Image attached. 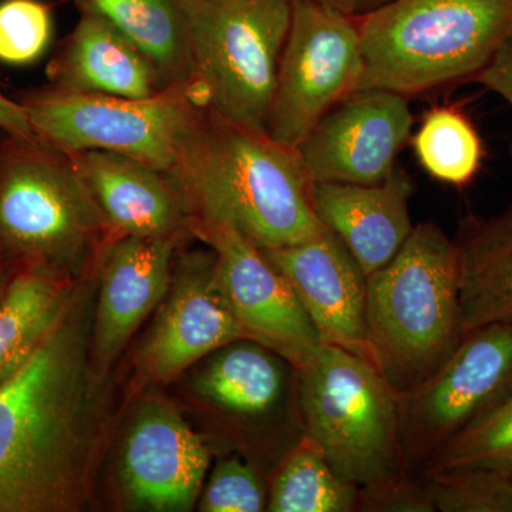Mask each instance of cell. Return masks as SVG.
<instances>
[{
    "label": "cell",
    "mask_w": 512,
    "mask_h": 512,
    "mask_svg": "<svg viewBox=\"0 0 512 512\" xmlns=\"http://www.w3.org/2000/svg\"><path fill=\"white\" fill-rule=\"evenodd\" d=\"M86 298L0 386V512H72L90 498L99 427Z\"/></svg>",
    "instance_id": "cell-1"
},
{
    "label": "cell",
    "mask_w": 512,
    "mask_h": 512,
    "mask_svg": "<svg viewBox=\"0 0 512 512\" xmlns=\"http://www.w3.org/2000/svg\"><path fill=\"white\" fill-rule=\"evenodd\" d=\"M171 174L183 188L191 222H231L258 247L301 244L326 229L298 148L210 111H201Z\"/></svg>",
    "instance_id": "cell-2"
},
{
    "label": "cell",
    "mask_w": 512,
    "mask_h": 512,
    "mask_svg": "<svg viewBox=\"0 0 512 512\" xmlns=\"http://www.w3.org/2000/svg\"><path fill=\"white\" fill-rule=\"evenodd\" d=\"M367 335L379 372L397 394L426 383L466 335L453 238L433 221L414 225L389 264L367 276Z\"/></svg>",
    "instance_id": "cell-3"
},
{
    "label": "cell",
    "mask_w": 512,
    "mask_h": 512,
    "mask_svg": "<svg viewBox=\"0 0 512 512\" xmlns=\"http://www.w3.org/2000/svg\"><path fill=\"white\" fill-rule=\"evenodd\" d=\"M512 35V0H389L360 18L359 87L409 97L474 79Z\"/></svg>",
    "instance_id": "cell-4"
},
{
    "label": "cell",
    "mask_w": 512,
    "mask_h": 512,
    "mask_svg": "<svg viewBox=\"0 0 512 512\" xmlns=\"http://www.w3.org/2000/svg\"><path fill=\"white\" fill-rule=\"evenodd\" d=\"M113 242L72 157L40 138L0 140V259L76 278Z\"/></svg>",
    "instance_id": "cell-5"
},
{
    "label": "cell",
    "mask_w": 512,
    "mask_h": 512,
    "mask_svg": "<svg viewBox=\"0 0 512 512\" xmlns=\"http://www.w3.org/2000/svg\"><path fill=\"white\" fill-rule=\"evenodd\" d=\"M303 434L330 466L362 488L410 476L400 430L399 394L373 363L322 343L298 370Z\"/></svg>",
    "instance_id": "cell-6"
},
{
    "label": "cell",
    "mask_w": 512,
    "mask_h": 512,
    "mask_svg": "<svg viewBox=\"0 0 512 512\" xmlns=\"http://www.w3.org/2000/svg\"><path fill=\"white\" fill-rule=\"evenodd\" d=\"M192 99L252 133L268 134L293 0H183Z\"/></svg>",
    "instance_id": "cell-7"
},
{
    "label": "cell",
    "mask_w": 512,
    "mask_h": 512,
    "mask_svg": "<svg viewBox=\"0 0 512 512\" xmlns=\"http://www.w3.org/2000/svg\"><path fill=\"white\" fill-rule=\"evenodd\" d=\"M18 101L37 138L63 153L109 151L168 173L202 111L188 86L148 99L46 86L20 94Z\"/></svg>",
    "instance_id": "cell-8"
},
{
    "label": "cell",
    "mask_w": 512,
    "mask_h": 512,
    "mask_svg": "<svg viewBox=\"0 0 512 512\" xmlns=\"http://www.w3.org/2000/svg\"><path fill=\"white\" fill-rule=\"evenodd\" d=\"M362 72L360 19L312 0H293L268 136L298 148L325 114L356 92Z\"/></svg>",
    "instance_id": "cell-9"
},
{
    "label": "cell",
    "mask_w": 512,
    "mask_h": 512,
    "mask_svg": "<svg viewBox=\"0 0 512 512\" xmlns=\"http://www.w3.org/2000/svg\"><path fill=\"white\" fill-rule=\"evenodd\" d=\"M512 393V322L467 332L450 359L413 392L399 394L400 430L412 473Z\"/></svg>",
    "instance_id": "cell-10"
},
{
    "label": "cell",
    "mask_w": 512,
    "mask_h": 512,
    "mask_svg": "<svg viewBox=\"0 0 512 512\" xmlns=\"http://www.w3.org/2000/svg\"><path fill=\"white\" fill-rule=\"evenodd\" d=\"M191 232L215 254V276L245 339L292 363L308 365L322 342L288 279L228 221L191 222Z\"/></svg>",
    "instance_id": "cell-11"
},
{
    "label": "cell",
    "mask_w": 512,
    "mask_h": 512,
    "mask_svg": "<svg viewBox=\"0 0 512 512\" xmlns=\"http://www.w3.org/2000/svg\"><path fill=\"white\" fill-rule=\"evenodd\" d=\"M238 339L244 332L218 285L214 251L177 252L170 289L138 350V382H168Z\"/></svg>",
    "instance_id": "cell-12"
},
{
    "label": "cell",
    "mask_w": 512,
    "mask_h": 512,
    "mask_svg": "<svg viewBox=\"0 0 512 512\" xmlns=\"http://www.w3.org/2000/svg\"><path fill=\"white\" fill-rule=\"evenodd\" d=\"M409 97L356 90L316 123L298 151L315 183L377 184L396 170L409 141Z\"/></svg>",
    "instance_id": "cell-13"
},
{
    "label": "cell",
    "mask_w": 512,
    "mask_h": 512,
    "mask_svg": "<svg viewBox=\"0 0 512 512\" xmlns=\"http://www.w3.org/2000/svg\"><path fill=\"white\" fill-rule=\"evenodd\" d=\"M211 453L173 404L148 397L131 417L120 454L124 493L138 507L190 511L200 500Z\"/></svg>",
    "instance_id": "cell-14"
},
{
    "label": "cell",
    "mask_w": 512,
    "mask_h": 512,
    "mask_svg": "<svg viewBox=\"0 0 512 512\" xmlns=\"http://www.w3.org/2000/svg\"><path fill=\"white\" fill-rule=\"evenodd\" d=\"M183 241L180 237H121L104 249L89 346L96 383L109 373L134 332L163 302Z\"/></svg>",
    "instance_id": "cell-15"
},
{
    "label": "cell",
    "mask_w": 512,
    "mask_h": 512,
    "mask_svg": "<svg viewBox=\"0 0 512 512\" xmlns=\"http://www.w3.org/2000/svg\"><path fill=\"white\" fill-rule=\"evenodd\" d=\"M262 251L288 279L320 342L375 365L367 335V276L343 242L326 228L301 244Z\"/></svg>",
    "instance_id": "cell-16"
},
{
    "label": "cell",
    "mask_w": 512,
    "mask_h": 512,
    "mask_svg": "<svg viewBox=\"0 0 512 512\" xmlns=\"http://www.w3.org/2000/svg\"><path fill=\"white\" fill-rule=\"evenodd\" d=\"M111 238L192 235L183 188L168 171L109 151L69 154Z\"/></svg>",
    "instance_id": "cell-17"
},
{
    "label": "cell",
    "mask_w": 512,
    "mask_h": 512,
    "mask_svg": "<svg viewBox=\"0 0 512 512\" xmlns=\"http://www.w3.org/2000/svg\"><path fill=\"white\" fill-rule=\"evenodd\" d=\"M413 181L403 168L377 184H313L320 221L343 242L366 276L397 255L413 232Z\"/></svg>",
    "instance_id": "cell-18"
},
{
    "label": "cell",
    "mask_w": 512,
    "mask_h": 512,
    "mask_svg": "<svg viewBox=\"0 0 512 512\" xmlns=\"http://www.w3.org/2000/svg\"><path fill=\"white\" fill-rule=\"evenodd\" d=\"M194 390L212 409L242 423H264L299 407L298 369L251 339L211 353L194 377Z\"/></svg>",
    "instance_id": "cell-19"
},
{
    "label": "cell",
    "mask_w": 512,
    "mask_h": 512,
    "mask_svg": "<svg viewBox=\"0 0 512 512\" xmlns=\"http://www.w3.org/2000/svg\"><path fill=\"white\" fill-rule=\"evenodd\" d=\"M49 86L69 92L148 99L161 90L146 56L103 20L80 15L46 69Z\"/></svg>",
    "instance_id": "cell-20"
},
{
    "label": "cell",
    "mask_w": 512,
    "mask_h": 512,
    "mask_svg": "<svg viewBox=\"0 0 512 512\" xmlns=\"http://www.w3.org/2000/svg\"><path fill=\"white\" fill-rule=\"evenodd\" d=\"M453 241L466 333L512 322V202L493 217L463 218Z\"/></svg>",
    "instance_id": "cell-21"
},
{
    "label": "cell",
    "mask_w": 512,
    "mask_h": 512,
    "mask_svg": "<svg viewBox=\"0 0 512 512\" xmlns=\"http://www.w3.org/2000/svg\"><path fill=\"white\" fill-rule=\"evenodd\" d=\"M77 295L73 276L46 265L16 266L0 299V386L35 355Z\"/></svg>",
    "instance_id": "cell-22"
},
{
    "label": "cell",
    "mask_w": 512,
    "mask_h": 512,
    "mask_svg": "<svg viewBox=\"0 0 512 512\" xmlns=\"http://www.w3.org/2000/svg\"><path fill=\"white\" fill-rule=\"evenodd\" d=\"M126 37L156 70L163 89L188 86L190 32L183 0H69Z\"/></svg>",
    "instance_id": "cell-23"
},
{
    "label": "cell",
    "mask_w": 512,
    "mask_h": 512,
    "mask_svg": "<svg viewBox=\"0 0 512 512\" xmlns=\"http://www.w3.org/2000/svg\"><path fill=\"white\" fill-rule=\"evenodd\" d=\"M360 488L336 473L303 434L276 464L269 484L271 512H356Z\"/></svg>",
    "instance_id": "cell-24"
},
{
    "label": "cell",
    "mask_w": 512,
    "mask_h": 512,
    "mask_svg": "<svg viewBox=\"0 0 512 512\" xmlns=\"http://www.w3.org/2000/svg\"><path fill=\"white\" fill-rule=\"evenodd\" d=\"M413 148L430 177L453 187L470 183L483 161L481 138L457 107L431 109L414 134Z\"/></svg>",
    "instance_id": "cell-25"
},
{
    "label": "cell",
    "mask_w": 512,
    "mask_h": 512,
    "mask_svg": "<svg viewBox=\"0 0 512 512\" xmlns=\"http://www.w3.org/2000/svg\"><path fill=\"white\" fill-rule=\"evenodd\" d=\"M440 512H512V476L500 468L467 464L424 474Z\"/></svg>",
    "instance_id": "cell-26"
},
{
    "label": "cell",
    "mask_w": 512,
    "mask_h": 512,
    "mask_svg": "<svg viewBox=\"0 0 512 512\" xmlns=\"http://www.w3.org/2000/svg\"><path fill=\"white\" fill-rule=\"evenodd\" d=\"M467 464L512 473V393L441 448L421 474Z\"/></svg>",
    "instance_id": "cell-27"
},
{
    "label": "cell",
    "mask_w": 512,
    "mask_h": 512,
    "mask_svg": "<svg viewBox=\"0 0 512 512\" xmlns=\"http://www.w3.org/2000/svg\"><path fill=\"white\" fill-rule=\"evenodd\" d=\"M53 29V8L46 0H0V62H37L52 42Z\"/></svg>",
    "instance_id": "cell-28"
},
{
    "label": "cell",
    "mask_w": 512,
    "mask_h": 512,
    "mask_svg": "<svg viewBox=\"0 0 512 512\" xmlns=\"http://www.w3.org/2000/svg\"><path fill=\"white\" fill-rule=\"evenodd\" d=\"M269 485L249 458L234 454L222 458L202 488L198 510L204 512H259L268 507Z\"/></svg>",
    "instance_id": "cell-29"
},
{
    "label": "cell",
    "mask_w": 512,
    "mask_h": 512,
    "mask_svg": "<svg viewBox=\"0 0 512 512\" xmlns=\"http://www.w3.org/2000/svg\"><path fill=\"white\" fill-rule=\"evenodd\" d=\"M359 511L434 512L429 483L424 474H410L383 487L360 488Z\"/></svg>",
    "instance_id": "cell-30"
},
{
    "label": "cell",
    "mask_w": 512,
    "mask_h": 512,
    "mask_svg": "<svg viewBox=\"0 0 512 512\" xmlns=\"http://www.w3.org/2000/svg\"><path fill=\"white\" fill-rule=\"evenodd\" d=\"M474 80L497 93L512 107V35L498 47L495 55Z\"/></svg>",
    "instance_id": "cell-31"
},
{
    "label": "cell",
    "mask_w": 512,
    "mask_h": 512,
    "mask_svg": "<svg viewBox=\"0 0 512 512\" xmlns=\"http://www.w3.org/2000/svg\"><path fill=\"white\" fill-rule=\"evenodd\" d=\"M0 130L10 136L37 138L28 114L18 100L0 92Z\"/></svg>",
    "instance_id": "cell-32"
},
{
    "label": "cell",
    "mask_w": 512,
    "mask_h": 512,
    "mask_svg": "<svg viewBox=\"0 0 512 512\" xmlns=\"http://www.w3.org/2000/svg\"><path fill=\"white\" fill-rule=\"evenodd\" d=\"M319 5L326 6L333 10L343 13V15L352 16V18H363L369 15L373 10L379 9L389 0H312Z\"/></svg>",
    "instance_id": "cell-33"
},
{
    "label": "cell",
    "mask_w": 512,
    "mask_h": 512,
    "mask_svg": "<svg viewBox=\"0 0 512 512\" xmlns=\"http://www.w3.org/2000/svg\"><path fill=\"white\" fill-rule=\"evenodd\" d=\"M15 268L16 266L6 264L5 261L0 259V299L5 295L6 288H8L10 278H12Z\"/></svg>",
    "instance_id": "cell-34"
},
{
    "label": "cell",
    "mask_w": 512,
    "mask_h": 512,
    "mask_svg": "<svg viewBox=\"0 0 512 512\" xmlns=\"http://www.w3.org/2000/svg\"><path fill=\"white\" fill-rule=\"evenodd\" d=\"M511 476H512V473H511Z\"/></svg>",
    "instance_id": "cell-35"
}]
</instances>
